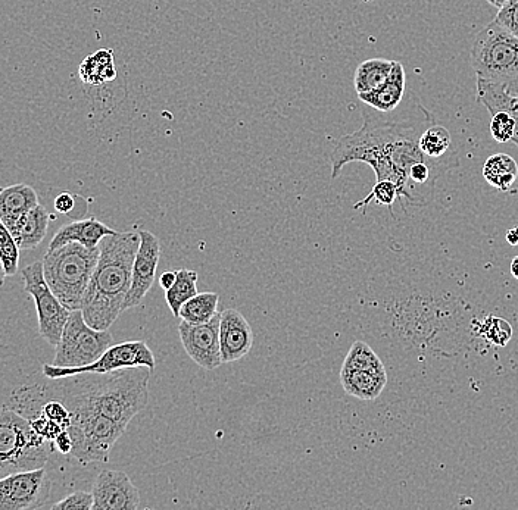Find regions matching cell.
Instances as JSON below:
<instances>
[{"label": "cell", "mask_w": 518, "mask_h": 510, "mask_svg": "<svg viewBox=\"0 0 518 510\" xmlns=\"http://www.w3.org/2000/svg\"><path fill=\"white\" fill-rule=\"evenodd\" d=\"M114 337L108 330H96L84 319L81 309L71 311L70 318L56 344L53 365L62 368H77L92 364L112 346Z\"/></svg>", "instance_id": "cell-8"}, {"label": "cell", "mask_w": 518, "mask_h": 510, "mask_svg": "<svg viewBox=\"0 0 518 510\" xmlns=\"http://www.w3.org/2000/svg\"><path fill=\"white\" fill-rule=\"evenodd\" d=\"M0 259H2L3 268L8 277L17 274L18 265H20V247L2 218H0Z\"/></svg>", "instance_id": "cell-29"}, {"label": "cell", "mask_w": 518, "mask_h": 510, "mask_svg": "<svg viewBox=\"0 0 518 510\" xmlns=\"http://www.w3.org/2000/svg\"><path fill=\"white\" fill-rule=\"evenodd\" d=\"M6 277H8V275H6L5 268H3L2 259H0V287H2L3 284H5Z\"/></svg>", "instance_id": "cell-39"}, {"label": "cell", "mask_w": 518, "mask_h": 510, "mask_svg": "<svg viewBox=\"0 0 518 510\" xmlns=\"http://www.w3.org/2000/svg\"><path fill=\"white\" fill-rule=\"evenodd\" d=\"M477 333L493 346L505 347L513 339V327L507 319L488 316L477 324Z\"/></svg>", "instance_id": "cell-28"}, {"label": "cell", "mask_w": 518, "mask_h": 510, "mask_svg": "<svg viewBox=\"0 0 518 510\" xmlns=\"http://www.w3.org/2000/svg\"><path fill=\"white\" fill-rule=\"evenodd\" d=\"M470 61L477 78L511 87L518 81V37L493 20L474 37Z\"/></svg>", "instance_id": "cell-6"}, {"label": "cell", "mask_w": 518, "mask_h": 510, "mask_svg": "<svg viewBox=\"0 0 518 510\" xmlns=\"http://www.w3.org/2000/svg\"><path fill=\"white\" fill-rule=\"evenodd\" d=\"M505 240L511 246H518V227L511 228L507 234H505Z\"/></svg>", "instance_id": "cell-37"}, {"label": "cell", "mask_w": 518, "mask_h": 510, "mask_svg": "<svg viewBox=\"0 0 518 510\" xmlns=\"http://www.w3.org/2000/svg\"><path fill=\"white\" fill-rule=\"evenodd\" d=\"M55 447L62 455H71V452H73V438H71L70 431L65 430L59 434L55 440Z\"/></svg>", "instance_id": "cell-35"}, {"label": "cell", "mask_w": 518, "mask_h": 510, "mask_svg": "<svg viewBox=\"0 0 518 510\" xmlns=\"http://www.w3.org/2000/svg\"><path fill=\"white\" fill-rule=\"evenodd\" d=\"M420 134L410 125L386 122L363 128L337 140L332 156V178L336 180L345 165L364 162L373 168L376 180H389L398 186L401 199L413 203L408 172L418 162L430 161L418 146Z\"/></svg>", "instance_id": "cell-2"}, {"label": "cell", "mask_w": 518, "mask_h": 510, "mask_svg": "<svg viewBox=\"0 0 518 510\" xmlns=\"http://www.w3.org/2000/svg\"><path fill=\"white\" fill-rule=\"evenodd\" d=\"M514 108L518 109V96H514Z\"/></svg>", "instance_id": "cell-41"}, {"label": "cell", "mask_w": 518, "mask_h": 510, "mask_svg": "<svg viewBox=\"0 0 518 510\" xmlns=\"http://www.w3.org/2000/svg\"><path fill=\"white\" fill-rule=\"evenodd\" d=\"M146 366L154 371L156 366L155 355L151 347L145 341L134 340L126 343L115 344L109 347L101 358L96 359L92 364L77 366V368H62L56 365H43V377L56 378L74 377L81 374H109V372L120 371V369L136 368Z\"/></svg>", "instance_id": "cell-10"}, {"label": "cell", "mask_w": 518, "mask_h": 510, "mask_svg": "<svg viewBox=\"0 0 518 510\" xmlns=\"http://www.w3.org/2000/svg\"><path fill=\"white\" fill-rule=\"evenodd\" d=\"M49 222H51V214L45 206L39 203L36 208L31 209L12 231V236L20 250H33L42 244L48 234Z\"/></svg>", "instance_id": "cell-20"}, {"label": "cell", "mask_w": 518, "mask_h": 510, "mask_svg": "<svg viewBox=\"0 0 518 510\" xmlns=\"http://www.w3.org/2000/svg\"><path fill=\"white\" fill-rule=\"evenodd\" d=\"M93 494L87 491H76L65 499L52 505L53 510H92Z\"/></svg>", "instance_id": "cell-32"}, {"label": "cell", "mask_w": 518, "mask_h": 510, "mask_svg": "<svg viewBox=\"0 0 518 510\" xmlns=\"http://www.w3.org/2000/svg\"><path fill=\"white\" fill-rule=\"evenodd\" d=\"M489 3H491L492 6H495V8H502V6L505 5V2L507 0H488Z\"/></svg>", "instance_id": "cell-40"}, {"label": "cell", "mask_w": 518, "mask_h": 510, "mask_svg": "<svg viewBox=\"0 0 518 510\" xmlns=\"http://www.w3.org/2000/svg\"><path fill=\"white\" fill-rule=\"evenodd\" d=\"M220 296L217 293H198L187 300L180 309L179 318L190 324H205L218 314Z\"/></svg>", "instance_id": "cell-26"}, {"label": "cell", "mask_w": 518, "mask_h": 510, "mask_svg": "<svg viewBox=\"0 0 518 510\" xmlns=\"http://www.w3.org/2000/svg\"><path fill=\"white\" fill-rule=\"evenodd\" d=\"M117 233L118 231L112 230L96 218L80 219V221H74L59 228L58 233L53 236L52 242L49 244V249H56L67 243H80L92 249V247H98L104 237Z\"/></svg>", "instance_id": "cell-16"}, {"label": "cell", "mask_w": 518, "mask_h": 510, "mask_svg": "<svg viewBox=\"0 0 518 510\" xmlns=\"http://www.w3.org/2000/svg\"><path fill=\"white\" fill-rule=\"evenodd\" d=\"M140 246L139 231L106 236L99 243V261L84 294V319L96 330H109L124 312Z\"/></svg>", "instance_id": "cell-3"}, {"label": "cell", "mask_w": 518, "mask_h": 510, "mask_svg": "<svg viewBox=\"0 0 518 510\" xmlns=\"http://www.w3.org/2000/svg\"><path fill=\"white\" fill-rule=\"evenodd\" d=\"M343 368L361 369V371L376 372V374H388L382 359L364 341H355L346 355Z\"/></svg>", "instance_id": "cell-27"}, {"label": "cell", "mask_w": 518, "mask_h": 510, "mask_svg": "<svg viewBox=\"0 0 518 510\" xmlns=\"http://www.w3.org/2000/svg\"><path fill=\"white\" fill-rule=\"evenodd\" d=\"M55 446L39 436L21 413L0 409V478L43 468Z\"/></svg>", "instance_id": "cell-5"}, {"label": "cell", "mask_w": 518, "mask_h": 510, "mask_svg": "<svg viewBox=\"0 0 518 510\" xmlns=\"http://www.w3.org/2000/svg\"><path fill=\"white\" fill-rule=\"evenodd\" d=\"M177 271H167L161 275L159 278V284H161L162 289L168 290L174 283H176Z\"/></svg>", "instance_id": "cell-36"}, {"label": "cell", "mask_w": 518, "mask_h": 510, "mask_svg": "<svg viewBox=\"0 0 518 510\" xmlns=\"http://www.w3.org/2000/svg\"><path fill=\"white\" fill-rule=\"evenodd\" d=\"M78 77L87 86L99 87L117 78L114 52L101 49L83 59L78 67Z\"/></svg>", "instance_id": "cell-21"}, {"label": "cell", "mask_w": 518, "mask_h": 510, "mask_svg": "<svg viewBox=\"0 0 518 510\" xmlns=\"http://www.w3.org/2000/svg\"><path fill=\"white\" fill-rule=\"evenodd\" d=\"M78 199H80V196L71 195L70 192L59 193V195L55 197L53 208H55L58 214L70 215L71 212L76 209Z\"/></svg>", "instance_id": "cell-34"}, {"label": "cell", "mask_w": 518, "mask_h": 510, "mask_svg": "<svg viewBox=\"0 0 518 510\" xmlns=\"http://www.w3.org/2000/svg\"><path fill=\"white\" fill-rule=\"evenodd\" d=\"M418 146H420L421 152L424 153L427 159L433 162H442V164H449L452 167H458V164L449 162L451 159L448 158L449 150H451L452 139L451 133L448 128L443 127L441 124H429L426 130L420 134L418 139Z\"/></svg>", "instance_id": "cell-23"}, {"label": "cell", "mask_w": 518, "mask_h": 510, "mask_svg": "<svg viewBox=\"0 0 518 510\" xmlns=\"http://www.w3.org/2000/svg\"><path fill=\"white\" fill-rule=\"evenodd\" d=\"M52 483L45 466L0 478V510L39 509L51 497Z\"/></svg>", "instance_id": "cell-11"}, {"label": "cell", "mask_w": 518, "mask_h": 510, "mask_svg": "<svg viewBox=\"0 0 518 510\" xmlns=\"http://www.w3.org/2000/svg\"><path fill=\"white\" fill-rule=\"evenodd\" d=\"M517 133V122L508 112H496L492 115V139L498 143H508Z\"/></svg>", "instance_id": "cell-31"}, {"label": "cell", "mask_w": 518, "mask_h": 510, "mask_svg": "<svg viewBox=\"0 0 518 510\" xmlns=\"http://www.w3.org/2000/svg\"><path fill=\"white\" fill-rule=\"evenodd\" d=\"M99 253V246L90 249L80 243H67L49 249L43 258V272L49 287L70 311L81 309Z\"/></svg>", "instance_id": "cell-4"}, {"label": "cell", "mask_w": 518, "mask_h": 510, "mask_svg": "<svg viewBox=\"0 0 518 510\" xmlns=\"http://www.w3.org/2000/svg\"><path fill=\"white\" fill-rule=\"evenodd\" d=\"M151 369H120L109 374H81L46 378L33 383L42 396L58 399L71 412L99 413L129 427L131 419L148 405Z\"/></svg>", "instance_id": "cell-1"}, {"label": "cell", "mask_w": 518, "mask_h": 510, "mask_svg": "<svg viewBox=\"0 0 518 510\" xmlns=\"http://www.w3.org/2000/svg\"><path fill=\"white\" fill-rule=\"evenodd\" d=\"M140 246L133 264L130 292L127 294L124 311L136 308L151 292L155 283L156 268L161 258V243L148 230H139Z\"/></svg>", "instance_id": "cell-13"}, {"label": "cell", "mask_w": 518, "mask_h": 510, "mask_svg": "<svg viewBox=\"0 0 518 510\" xmlns=\"http://www.w3.org/2000/svg\"><path fill=\"white\" fill-rule=\"evenodd\" d=\"M221 312L205 324H190L183 321L179 325V336L184 350L196 365L207 371H214L223 365L220 347Z\"/></svg>", "instance_id": "cell-12"}, {"label": "cell", "mask_w": 518, "mask_h": 510, "mask_svg": "<svg viewBox=\"0 0 518 510\" xmlns=\"http://www.w3.org/2000/svg\"><path fill=\"white\" fill-rule=\"evenodd\" d=\"M340 383L349 396L360 400H376L388 384V374L361 371V369L343 368L340 371Z\"/></svg>", "instance_id": "cell-19"}, {"label": "cell", "mask_w": 518, "mask_h": 510, "mask_svg": "<svg viewBox=\"0 0 518 510\" xmlns=\"http://www.w3.org/2000/svg\"><path fill=\"white\" fill-rule=\"evenodd\" d=\"M24 289L33 297L36 305L39 334L46 343L55 346L61 340L62 331L71 311L62 305L49 287L43 272V262H33L23 269Z\"/></svg>", "instance_id": "cell-9"}, {"label": "cell", "mask_w": 518, "mask_h": 510, "mask_svg": "<svg viewBox=\"0 0 518 510\" xmlns=\"http://www.w3.org/2000/svg\"><path fill=\"white\" fill-rule=\"evenodd\" d=\"M71 415L73 421L68 428L73 438L71 456L81 465L108 462L112 447L126 433V425L118 424L99 413L71 412Z\"/></svg>", "instance_id": "cell-7"}, {"label": "cell", "mask_w": 518, "mask_h": 510, "mask_svg": "<svg viewBox=\"0 0 518 510\" xmlns=\"http://www.w3.org/2000/svg\"><path fill=\"white\" fill-rule=\"evenodd\" d=\"M393 62L388 59L373 58L361 62L354 75V86L358 95L373 92L388 80Z\"/></svg>", "instance_id": "cell-24"}, {"label": "cell", "mask_w": 518, "mask_h": 510, "mask_svg": "<svg viewBox=\"0 0 518 510\" xmlns=\"http://www.w3.org/2000/svg\"><path fill=\"white\" fill-rule=\"evenodd\" d=\"M196 294H198V272L192 269H177L176 283L165 290V300L173 315L179 318L180 309L184 303Z\"/></svg>", "instance_id": "cell-25"}, {"label": "cell", "mask_w": 518, "mask_h": 510, "mask_svg": "<svg viewBox=\"0 0 518 510\" xmlns=\"http://www.w3.org/2000/svg\"><path fill=\"white\" fill-rule=\"evenodd\" d=\"M255 334L248 319L237 309L221 312L220 347L223 364L240 361L251 352Z\"/></svg>", "instance_id": "cell-15"}, {"label": "cell", "mask_w": 518, "mask_h": 510, "mask_svg": "<svg viewBox=\"0 0 518 510\" xmlns=\"http://www.w3.org/2000/svg\"><path fill=\"white\" fill-rule=\"evenodd\" d=\"M371 200H374L377 205L386 206V208H389L390 211H392L393 203H395L396 200H401V195H399L398 186H396L395 183H392V181H377V183L374 184L373 189H371V192L368 193V196L365 197V199L360 200V202L354 206V209L367 208V206L370 205Z\"/></svg>", "instance_id": "cell-30"}, {"label": "cell", "mask_w": 518, "mask_h": 510, "mask_svg": "<svg viewBox=\"0 0 518 510\" xmlns=\"http://www.w3.org/2000/svg\"><path fill=\"white\" fill-rule=\"evenodd\" d=\"M92 510H136L140 494L126 472L105 469L93 484Z\"/></svg>", "instance_id": "cell-14"}, {"label": "cell", "mask_w": 518, "mask_h": 510, "mask_svg": "<svg viewBox=\"0 0 518 510\" xmlns=\"http://www.w3.org/2000/svg\"><path fill=\"white\" fill-rule=\"evenodd\" d=\"M495 21L518 37V0H507L505 5L499 8Z\"/></svg>", "instance_id": "cell-33"}, {"label": "cell", "mask_w": 518, "mask_h": 510, "mask_svg": "<svg viewBox=\"0 0 518 510\" xmlns=\"http://www.w3.org/2000/svg\"><path fill=\"white\" fill-rule=\"evenodd\" d=\"M511 274H513V277L518 280V256L513 259V262H511Z\"/></svg>", "instance_id": "cell-38"}, {"label": "cell", "mask_w": 518, "mask_h": 510, "mask_svg": "<svg viewBox=\"0 0 518 510\" xmlns=\"http://www.w3.org/2000/svg\"><path fill=\"white\" fill-rule=\"evenodd\" d=\"M483 177L499 192H510L518 177L516 159L511 158L507 153L489 156L483 165Z\"/></svg>", "instance_id": "cell-22"}, {"label": "cell", "mask_w": 518, "mask_h": 510, "mask_svg": "<svg viewBox=\"0 0 518 510\" xmlns=\"http://www.w3.org/2000/svg\"><path fill=\"white\" fill-rule=\"evenodd\" d=\"M39 195L27 184H14L0 190V218L9 231H14L31 209L39 205Z\"/></svg>", "instance_id": "cell-17"}, {"label": "cell", "mask_w": 518, "mask_h": 510, "mask_svg": "<svg viewBox=\"0 0 518 510\" xmlns=\"http://www.w3.org/2000/svg\"><path fill=\"white\" fill-rule=\"evenodd\" d=\"M405 83H407V78H405L404 65L395 61L388 80L373 92L363 93V95H358V98L376 111L390 112L398 108L399 103L404 99Z\"/></svg>", "instance_id": "cell-18"}]
</instances>
